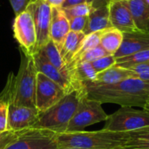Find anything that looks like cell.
<instances>
[{"mask_svg":"<svg viewBox=\"0 0 149 149\" xmlns=\"http://www.w3.org/2000/svg\"><path fill=\"white\" fill-rule=\"evenodd\" d=\"M38 70L33 56L23 54L18 72L10 73L0 96L10 104L17 107H35V92Z\"/></svg>","mask_w":149,"mask_h":149,"instance_id":"7a4b0ae2","label":"cell"},{"mask_svg":"<svg viewBox=\"0 0 149 149\" xmlns=\"http://www.w3.org/2000/svg\"><path fill=\"white\" fill-rule=\"evenodd\" d=\"M32 56L38 72H41L42 74L45 75L47 78L59 85L63 89L65 90L66 93H69L70 91L75 89L72 85L71 79L68 74L59 71L38 53H35Z\"/></svg>","mask_w":149,"mask_h":149,"instance_id":"5bb4252c","label":"cell"},{"mask_svg":"<svg viewBox=\"0 0 149 149\" xmlns=\"http://www.w3.org/2000/svg\"><path fill=\"white\" fill-rule=\"evenodd\" d=\"M45 1L49 3V5L52 8H53V7L61 8L62 5H63V3H64V2L65 0H45Z\"/></svg>","mask_w":149,"mask_h":149,"instance_id":"836d02e7","label":"cell"},{"mask_svg":"<svg viewBox=\"0 0 149 149\" xmlns=\"http://www.w3.org/2000/svg\"><path fill=\"white\" fill-rule=\"evenodd\" d=\"M58 149H80V148H59Z\"/></svg>","mask_w":149,"mask_h":149,"instance_id":"d590c367","label":"cell"},{"mask_svg":"<svg viewBox=\"0 0 149 149\" xmlns=\"http://www.w3.org/2000/svg\"><path fill=\"white\" fill-rule=\"evenodd\" d=\"M86 35L83 31H70L67 34L61 50L59 51L62 59L67 65L79 52Z\"/></svg>","mask_w":149,"mask_h":149,"instance_id":"ac0fdd59","label":"cell"},{"mask_svg":"<svg viewBox=\"0 0 149 149\" xmlns=\"http://www.w3.org/2000/svg\"><path fill=\"white\" fill-rule=\"evenodd\" d=\"M7 104V131L18 132L35 126L39 116L36 107H17L10 103Z\"/></svg>","mask_w":149,"mask_h":149,"instance_id":"8fae6325","label":"cell"},{"mask_svg":"<svg viewBox=\"0 0 149 149\" xmlns=\"http://www.w3.org/2000/svg\"><path fill=\"white\" fill-rule=\"evenodd\" d=\"M145 1H146V3H147L149 5V0H145Z\"/></svg>","mask_w":149,"mask_h":149,"instance_id":"8d00e7d4","label":"cell"},{"mask_svg":"<svg viewBox=\"0 0 149 149\" xmlns=\"http://www.w3.org/2000/svg\"><path fill=\"white\" fill-rule=\"evenodd\" d=\"M127 69L132 71L134 73H137V74H139V73H147V72H149V61L148 62L135 65H134L132 67H129Z\"/></svg>","mask_w":149,"mask_h":149,"instance_id":"4dcf8cb0","label":"cell"},{"mask_svg":"<svg viewBox=\"0 0 149 149\" xmlns=\"http://www.w3.org/2000/svg\"><path fill=\"white\" fill-rule=\"evenodd\" d=\"M116 1H127V0H116Z\"/></svg>","mask_w":149,"mask_h":149,"instance_id":"74e56055","label":"cell"},{"mask_svg":"<svg viewBox=\"0 0 149 149\" xmlns=\"http://www.w3.org/2000/svg\"><path fill=\"white\" fill-rule=\"evenodd\" d=\"M27 8L30 9L37 33L36 53L45 45L50 38L52 21V7L45 0H30Z\"/></svg>","mask_w":149,"mask_h":149,"instance_id":"30bf717a","label":"cell"},{"mask_svg":"<svg viewBox=\"0 0 149 149\" xmlns=\"http://www.w3.org/2000/svg\"><path fill=\"white\" fill-rule=\"evenodd\" d=\"M129 78H134V72L128 69L120 67L118 65H113L101 72L97 74L95 83L97 84H114Z\"/></svg>","mask_w":149,"mask_h":149,"instance_id":"d6986e66","label":"cell"},{"mask_svg":"<svg viewBox=\"0 0 149 149\" xmlns=\"http://www.w3.org/2000/svg\"><path fill=\"white\" fill-rule=\"evenodd\" d=\"M134 24L140 31L149 32V5L145 0H127Z\"/></svg>","mask_w":149,"mask_h":149,"instance_id":"e0dca14e","label":"cell"},{"mask_svg":"<svg viewBox=\"0 0 149 149\" xmlns=\"http://www.w3.org/2000/svg\"><path fill=\"white\" fill-rule=\"evenodd\" d=\"M66 93L65 90L59 85L41 72H38L35 92V107L39 113L52 107Z\"/></svg>","mask_w":149,"mask_h":149,"instance_id":"9c48e42d","label":"cell"},{"mask_svg":"<svg viewBox=\"0 0 149 149\" xmlns=\"http://www.w3.org/2000/svg\"><path fill=\"white\" fill-rule=\"evenodd\" d=\"M109 18L112 26L121 32L138 31L127 1H113L109 5Z\"/></svg>","mask_w":149,"mask_h":149,"instance_id":"7c38bea8","label":"cell"},{"mask_svg":"<svg viewBox=\"0 0 149 149\" xmlns=\"http://www.w3.org/2000/svg\"><path fill=\"white\" fill-rule=\"evenodd\" d=\"M101 34H102V31H97V32H93V33L86 35V37H85V38L83 40V43H82V45H81L79 52L76 53V55L74 56V58H72V60L71 62L78 59L79 57H81L86 52H88V51L95 48L96 46L100 45Z\"/></svg>","mask_w":149,"mask_h":149,"instance_id":"cb8c5ba5","label":"cell"},{"mask_svg":"<svg viewBox=\"0 0 149 149\" xmlns=\"http://www.w3.org/2000/svg\"><path fill=\"white\" fill-rule=\"evenodd\" d=\"M143 109L145 110V111H147V112H148L149 113V99H148V103L146 104V106L143 107Z\"/></svg>","mask_w":149,"mask_h":149,"instance_id":"e575fe53","label":"cell"},{"mask_svg":"<svg viewBox=\"0 0 149 149\" xmlns=\"http://www.w3.org/2000/svg\"><path fill=\"white\" fill-rule=\"evenodd\" d=\"M9 1L11 4V7L14 10L16 16L20 14L22 11H24L26 9L28 3L30 2V0H9Z\"/></svg>","mask_w":149,"mask_h":149,"instance_id":"f1b7e54d","label":"cell"},{"mask_svg":"<svg viewBox=\"0 0 149 149\" xmlns=\"http://www.w3.org/2000/svg\"><path fill=\"white\" fill-rule=\"evenodd\" d=\"M113 1L115 0H86V3H87L93 10H96L105 6H109Z\"/></svg>","mask_w":149,"mask_h":149,"instance_id":"f546056e","label":"cell"},{"mask_svg":"<svg viewBox=\"0 0 149 149\" xmlns=\"http://www.w3.org/2000/svg\"><path fill=\"white\" fill-rule=\"evenodd\" d=\"M70 31L69 20L61 8H52L50 38L60 51L67 34Z\"/></svg>","mask_w":149,"mask_h":149,"instance_id":"9a60e30c","label":"cell"},{"mask_svg":"<svg viewBox=\"0 0 149 149\" xmlns=\"http://www.w3.org/2000/svg\"><path fill=\"white\" fill-rule=\"evenodd\" d=\"M37 53L41 55L44 58H45L48 62H50L52 65H53L59 71L69 75V72L67 70L66 65L65 64L64 60L62 59L59 50L57 48V46L55 45V44L52 42V39H50L49 42L45 45H44ZM69 77H70V75H69Z\"/></svg>","mask_w":149,"mask_h":149,"instance_id":"ffe728a7","label":"cell"},{"mask_svg":"<svg viewBox=\"0 0 149 149\" xmlns=\"http://www.w3.org/2000/svg\"><path fill=\"white\" fill-rule=\"evenodd\" d=\"M101 103L90 100L85 93L78 106V108L68 124L65 133H72L83 131V129L90 125L106 121L107 114L101 107Z\"/></svg>","mask_w":149,"mask_h":149,"instance_id":"52a82bcc","label":"cell"},{"mask_svg":"<svg viewBox=\"0 0 149 149\" xmlns=\"http://www.w3.org/2000/svg\"><path fill=\"white\" fill-rule=\"evenodd\" d=\"M62 10H63L64 13L65 14V16L68 19L72 18V17H76L88 16L90 14V12L93 10L92 7L87 3L77 4V5H74V6H72L69 8H65Z\"/></svg>","mask_w":149,"mask_h":149,"instance_id":"d4e9b609","label":"cell"},{"mask_svg":"<svg viewBox=\"0 0 149 149\" xmlns=\"http://www.w3.org/2000/svg\"><path fill=\"white\" fill-rule=\"evenodd\" d=\"M85 93L83 86L81 88L70 91L52 107L39 113L38 120L33 127L51 130L58 134L65 133Z\"/></svg>","mask_w":149,"mask_h":149,"instance_id":"277c9868","label":"cell"},{"mask_svg":"<svg viewBox=\"0 0 149 149\" xmlns=\"http://www.w3.org/2000/svg\"><path fill=\"white\" fill-rule=\"evenodd\" d=\"M69 20V24H70V31H83L86 29L87 20H88V16H84V17H76L68 19Z\"/></svg>","mask_w":149,"mask_h":149,"instance_id":"4316f807","label":"cell"},{"mask_svg":"<svg viewBox=\"0 0 149 149\" xmlns=\"http://www.w3.org/2000/svg\"><path fill=\"white\" fill-rule=\"evenodd\" d=\"M12 132L10 131H4V132H0V149L2 148L9 141Z\"/></svg>","mask_w":149,"mask_h":149,"instance_id":"1f68e13d","label":"cell"},{"mask_svg":"<svg viewBox=\"0 0 149 149\" xmlns=\"http://www.w3.org/2000/svg\"><path fill=\"white\" fill-rule=\"evenodd\" d=\"M97 73L101 72L116 65V58L113 55H107L91 63Z\"/></svg>","mask_w":149,"mask_h":149,"instance_id":"484cf974","label":"cell"},{"mask_svg":"<svg viewBox=\"0 0 149 149\" xmlns=\"http://www.w3.org/2000/svg\"><path fill=\"white\" fill-rule=\"evenodd\" d=\"M13 36L20 45L23 54L32 56L36 53L37 33L32 14L29 8L17 15L13 23Z\"/></svg>","mask_w":149,"mask_h":149,"instance_id":"ba28073f","label":"cell"},{"mask_svg":"<svg viewBox=\"0 0 149 149\" xmlns=\"http://www.w3.org/2000/svg\"><path fill=\"white\" fill-rule=\"evenodd\" d=\"M113 28L109 18V6L93 10L88 15V20L84 31L85 35L103 31Z\"/></svg>","mask_w":149,"mask_h":149,"instance_id":"2e32d148","label":"cell"},{"mask_svg":"<svg viewBox=\"0 0 149 149\" xmlns=\"http://www.w3.org/2000/svg\"><path fill=\"white\" fill-rule=\"evenodd\" d=\"M82 86L88 99L103 103H113L120 107H144L149 99V83L136 78L104 85L93 81Z\"/></svg>","mask_w":149,"mask_h":149,"instance_id":"6da1fadb","label":"cell"},{"mask_svg":"<svg viewBox=\"0 0 149 149\" xmlns=\"http://www.w3.org/2000/svg\"><path fill=\"white\" fill-rule=\"evenodd\" d=\"M122 149H149V127L129 132V138Z\"/></svg>","mask_w":149,"mask_h":149,"instance_id":"7402d4cb","label":"cell"},{"mask_svg":"<svg viewBox=\"0 0 149 149\" xmlns=\"http://www.w3.org/2000/svg\"><path fill=\"white\" fill-rule=\"evenodd\" d=\"M149 61V49L141 51L139 52L134 53L129 56L120 58L116 59V65L122 68H129L135 65L148 62Z\"/></svg>","mask_w":149,"mask_h":149,"instance_id":"603a6c76","label":"cell"},{"mask_svg":"<svg viewBox=\"0 0 149 149\" xmlns=\"http://www.w3.org/2000/svg\"><path fill=\"white\" fill-rule=\"evenodd\" d=\"M122 40L123 32L113 27L102 31L100 45L108 54L113 55L120 47Z\"/></svg>","mask_w":149,"mask_h":149,"instance_id":"44dd1931","label":"cell"},{"mask_svg":"<svg viewBox=\"0 0 149 149\" xmlns=\"http://www.w3.org/2000/svg\"><path fill=\"white\" fill-rule=\"evenodd\" d=\"M58 134L42 128H27L12 132L1 149H58Z\"/></svg>","mask_w":149,"mask_h":149,"instance_id":"5b68a950","label":"cell"},{"mask_svg":"<svg viewBox=\"0 0 149 149\" xmlns=\"http://www.w3.org/2000/svg\"><path fill=\"white\" fill-rule=\"evenodd\" d=\"M129 138L128 133L99 131H79L58 134L59 148L80 149H122Z\"/></svg>","mask_w":149,"mask_h":149,"instance_id":"3957f363","label":"cell"},{"mask_svg":"<svg viewBox=\"0 0 149 149\" xmlns=\"http://www.w3.org/2000/svg\"><path fill=\"white\" fill-rule=\"evenodd\" d=\"M147 49H149V32L140 30L123 32V40L120 47L113 56L117 59Z\"/></svg>","mask_w":149,"mask_h":149,"instance_id":"4fadbf2b","label":"cell"},{"mask_svg":"<svg viewBox=\"0 0 149 149\" xmlns=\"http://www.w3.org/2000/svg\"><path fill=\"white\" fill-rule=\"evenodd\" d=\"M7 102L0 96V132L7 131Z\"/></svg>","mask_w":149,"mask_h":149,"instance_id":"83f0119b","label":"cell"},{"mask_svg":"<svg viewBox=\"0 0 149 149\" xmlns=\"http://www.w3.org/2000/svg\"><path fill=\"white\" fill-rule=\"evenodd\" d=\"M149 127V113L132 107H121L107 116L103 129L111 132L128 133Z\"/></svg>","mask_w":149,"mask_h":149,"instance_id":"8992f818","label":"cell"},{"mask_svg":"<svg viewBox=\"0 0 149 149\" xmlns=\"http://www.w3.org/2000/svg\"><path fill=\"white\" fill-rule=\"evenodd\" d=\"M84 3H86V0H65L61 8L62 9L69 8V7H72V6L77 5V4Z\"/></svg>","mask_w":149,"mask_h":149,"instance_id":"d6a6232c","label":"cell"}]
</instances>
